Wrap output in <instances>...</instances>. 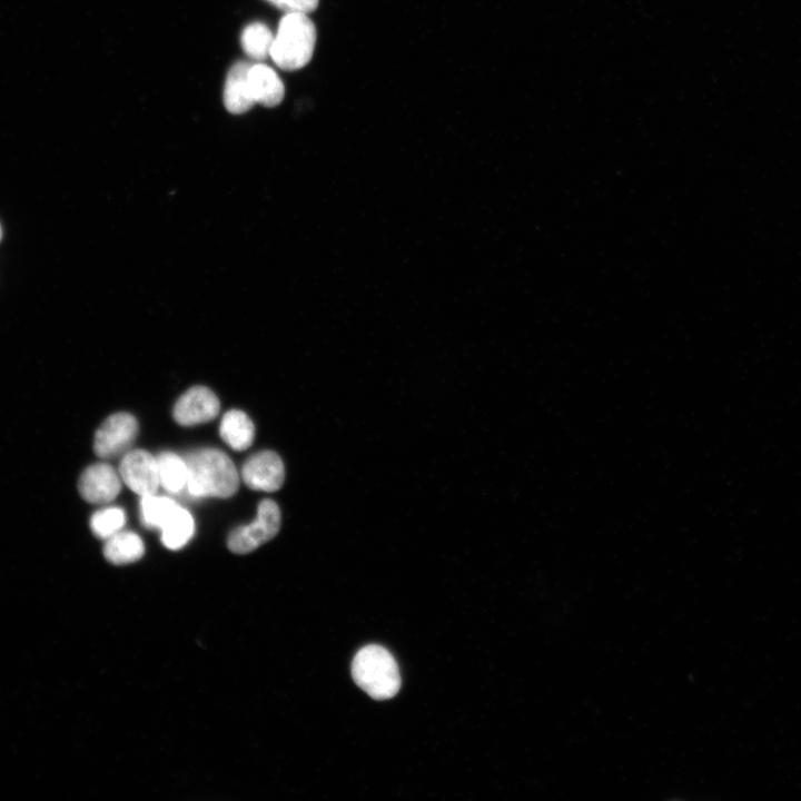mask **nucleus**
Segmentation results:
<instances>
[{
    "label": "nucleus",
    "mask_w": 801,
    "mask_h": 801,
    "mask_svg": "<svg viewBox=\"0 0 801 801\" xmlns=\"http://www.w3.org/2000/svg\"><path fill=\"white\" fill-rule=\"evenodd\" d=\"M187 465L188 493L195 497L226 498L236 493L239 475L233 461L219 449L201 448L188 454Z\"/></svg>",
    "instance_id": "1"
},
{
    "label": "nucleus",
    "mask_w": 801,
    "mask_h": 801,
    "mask_svg": "<svg viewBox=\"0 0 801 801\" xmlns=\"http://www.w3.org/2000/svg\"><path fill=\"white\" fill-rule=\"evenodd\" d=\"M316 37L315 24L307 13L287 12L279 22L269 56L280 69H300L313 57Z\"/></svg>",
    "instance_id": "2"
},
{
    "label": "nucleus",
    "mask_w": 801,
    "mask_h": 801,
    "mask_svg": "<svg viewBox=\"0 0 801 801\" xmlns=\"http://www.w3.org/2000/svg\"><path fill=\"white\" fill-rule=\"evenodd\" d=\"M352 675L355 683L375 700L393 698L400 686L395 659L386 649L375 644L364 646L356 653Z\"/></svg>",
    "instance_id": "3"
},
{
    "label": "nucleus",
    "mask_w": 801,
    "mask_h": 801,
    "mask_svg": "<svg viewBox=\"0 0 801 801\" xmlns=\"http://www.w3.org/2000/svg\"><path fill=\"white\" fill-rule=\"evenodd\" d=\"M280 528V510L269 500L258 505L256 520L249 525L235 528L228 537V548L236 554H246L276 536Z\"/></svg>",
    "instance_id": "4"
},
{
    "label": "nucleus",
    "mask_w": 801,
    "mask_h": 801,
    "mask_svg": "<svg viewBox=\"0 0 801 801\" xmlns=\"http://www.w3.org/2000/svg\"><path fill=\"white\" fill-rule=\"evenodd\" d=\"M137 433L138 422L131 414H112L98 427L93 451L101 458H113L128 453Z\"/></svg>",
    "instance_id": "5"
},
{
    "label": "nucleus",
    "mask_w": 801,
    "mask_h": 801,
    "mask_svg": "<svg viewBox=\"0 0 801 801\" xmlns=\"http://www.w3.org/2000/svg\"><path fill=\"white\" fill-rule=\"evenodd\" d=\"M119 474L125 484L140 496L156 494L160 485L156 457L144 449L126 453Z\"/></svg>",
    "instance_id": "6"
},
{
    "label": "nucleus",
    "mask_w": 801,
    "mask_h": 801,
    "mask_svg": "<svg viewBox=\"0 0 801 801\" xmlns=\"http://www.w3.org/2000/svg\"><path fill=\"white\" fill-rule=\"evenodd\" d=\"M241 479L251 490L274 492L281 487L285 467L279 455L263 451L249 456L241 467Z\"/></svg>",
    "instance_id": "7"
},
{
    "label": "nucleus",
    "mask_w": 801,
    "mask_h": 801,
    "mask_svg": "<svg viewBox=\"0 0 801 801\" xmlns=\"http://www.w3.org/2000/svg\"><path fill=\"white\" fill-rule=\"evenodd\" d=\"M220 409L216 394L205 386H194L176 402L172 416L182 426H192L215 418Z\"/></svg>",
    "instance_id": "8"
},
{
    "label": "nucleus",
    "mask_w": 801,
    "mask_h": 801,
    "mask_svg": "<svg viewBox=\"0 0 801 801\" xmlns=\"http://www.w3.org/2000/svg\"><path fill=\"white\" fill-rule=\"evenodd\" d=\"M121 488L120 474L106 463L88 466L80 475L78 490L83 500L92 504L112 501Z\"/></svg>",
    "instance_id": "9"
},
{
    "label": "nucleus",
    "mask_w": 801,
    "mask_h": 801,
    "mask_svg": "<svg viewBox=\"0 0 801 801\" xmlns=\"http://www.w3.org/2000/svg\"><path fill=\"white\" fill-rule=\"evenodd\" d=\"M250 66L245 61H237L228 71L224 87V103L231 113H244L256 102L249 82Z\"/></svg>",
    "instance_id": "10"
},
{
    "label": "nucleus",
    "mask_w": 801,
    "mask_h": 801,
    "mask_svg": "<svg viewBox=\"0 0 801 801\" xmlns=\"http://www.w3.org/2000/svg\"><path fill=\"white\" fill-rule=\"evenodd\" d=\"M249 82L256 102L265 107H275L285 96V87L277 72L264 63L251 65Z\"/></svg>",
    "instance_id": "11"
},
{
    "label": "nucleus",
    "mask_w": 801,
    "mask_h": 801,
    "mask_svg": "<svg viewBox=\"0 0 801 801\" xmlns=\"http://www.w3.org/2000/svg\"><path fill=\"white\" fill-rule=\"evenodd\" d=\"M221 439L235 451L248 448L254 439L255 427L251 419L239 409L228 411L219 427Z\"/></svg>",
    "instance_id": "12"
},
{
    "label": "nucleus",
    "mask_w": 801,
    "mask_h": 801,
    "mask_svg": "<svg viewBox=\"0 0 801 801\" xmlns=\"http://www.w3.org/2000/svg\"><path fill=\"white\" fill-rule=\"evenodd\" d=\"M145 545L140 536L134 532H118L107 538L103 555L112 564L122 565L142 557Z\"/></svg>",
    "instance_id": "13"
},
{
    "label": "nucleus",
    "mask_w": 801,
    "mask_h": 801,
    "mask_svg": "<svg viewBox=\"0 0 801 801\" xmlns=\"http://www.w3.org/2000/svg\"><path fill=\"white\" fill-rule=\"evenodd\" d=\"M160 530L162 544L170 550H179L191 538L195 524L190 513L178 506Z\"/></svg>",
    "instance_id": "14"
},
{
    "label": "nucleus",
    "mask_w": 801,
    "mask_h": 801,
    "mask_svg": "<svg viewBox=\"0 0 801 801\" xmlns=\"http://www.w3.org/2000/svg\"><path fill=\"white\" fill-rule=\"evenodd\" d=\"M160 485L170 493L180 492L187 484V465L184 458L171 452L156 457Z\"/></svg>",
    "instance_id": "15"
},
{
    "label": "nucleus",
    "mask_w": 801,
    "mask_h": 801,
    "mask_svg": "<svg viewBox=\"0 0 801 801\" xmlns=\"http://www.w3.org/2000/svg\"><path fill=\"white\" fill-rule=\"evenodd\" d=\"M274 34L261 22L249 23L241 32L240 43L243 50L254 60H264L270 55Z\"/></svg>",
    "instance_id": "16"
},
{
    "label": "nucleus",
    "mask_w": 801,
    "mask_h": 801,
    "mask_svg": "<svg viewBox=\"0 0 801 801\" xmlns=\"http://www.w3.org/2000/svg\"><path fill=\"white\" fill-rule=\"evenodd\" d=\"M179 505L166 496L155 494L141 496V520L148 527L161 528Z\"/></svg>",
    "instance_id": "17"
},
{
    "label": "nucleus",
    "mask_w": 801,
    "mask_h": 801,
    "mask_svg": "<svg viewBox=\"0 0 801 801\" xmlns=\"http://www.w3.org/2000/svg\"><path fill=\"white\" fill-rule=\"evenodd\" d=\"M126 522L125 512L119 507L97 511L90 518V528L100 538H109L118 533Z\"/></svg>",
    "instance_id": "18"
},
{
    "label": "nucleus",
    "mask_w": 801,
    "mask_h": 801,
    "mask_svg": "<svg viewBox=\"0 0 801 801\" xmlns=\"http://www.w3.org/2000/svg\"><path fill=\"white\" fill-rule=\"evenodd\" d=\"M273 6L287 12L309 13L318 6V0H266Z\"/></svg>",
    "instance_id": "19"
},
{
    "label": "nucleus",
    "mask_w": 801,
    "mask_h": 801,
    "mask_svg": "<svg viewBox=\"0 0 801 801\" xmlns=\"http://www.w3.org/2000/svg\"><path fill=\"white\" fill-rule=\"evenodd\" d=\"M1 239H2V227L0 225V241H1Z\"/></svg>",
    "instance_id": "20"
}]
</instances>
